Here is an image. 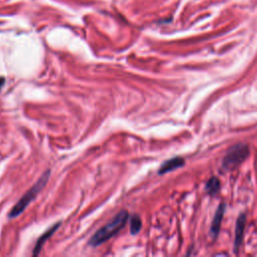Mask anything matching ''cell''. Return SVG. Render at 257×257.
Wrapping results in <instances>:
<instances>
[{
  "instance_id": "2",
  "label": "cell",
  "mask_w": 257,
  "mask_h": 257,
  "mask_svg": "<svg viewBox=\"0 0 257 257\" xmlns=\"http://www.w3.org/2000/svg\"><path fill=\"white\" fill-rule=\"evenodd\" d=\"M49 175H50V171L47 170L46 172L39 178V180L35 184V186L28 190L23 197L19 200V201L15 204V206L11 209L10 213H9V217L10 218H15L17 217L19 214H21L25 208L30 205L34 200L36 199V197L38 195V193L45 187L48 179H49Z\"/></svg>"
},
{
  "instance_id": "5",
  "label": "cell",
  "mask_w": 257,
  "mask_h": 257,
  "mask_svg": "<svg viewBox=\"0 0 257 257\" xmlns=\"http://www.w3.org/2000/svg\"><path fill=\"white\" fill-rule=\"evenodd\" d=\"M245 229V215L241 214L237 220L236 228H235V241H234V247L235 250L238 251L239 246L242 243L243 240V234Z\"/></svg>"
},
{
  "instance_id": "1",
  "label": "cell",
  "mask_w": 257,
  "mask_h": 257,
  "mask_svg": "<svg viewBox=\"0 0 257 257\" xmlns=\"http://www.w3.org/2000/svg\"><path fill=\"white\" fill-rule=\"evenodd\" d=\"M129 218V213L127 211H121L118 215L113 217L107 225L99 229L93 237L90 239L89 244L92 246H99L111 237L115 236L119 231L123 229Z\"/></svg>"
},
{
  "instance_id": "6",
  "label": "cell",
  "mask_w": 257,
  "mask_h": 257,
  "mask_svg": "<svg viewBox=\"0 0 257 257\" xmlns=\"http://www.w3.org/2000/svg\"><path fill=\"white\" fill-rule=\"evenodd\" d=\"M223 215H224V205L221 204L219 206V208L217 209V212L215 214V217L213 219L212 226H211V233L214 237H216L219 233L220 227H221V222H222V219H223Z\"/></svg>"
},
{
  "instance_id": "3",
  "label": "cell",
  "mask_w": 257,
  "mask_h": 257,
  "mask_svg": "<svg viewBox=\"0 0 257 257\" xmlns=\"http://www.w3.org/2000/svg\"><path fill=\"white\" fill-rule=\"evenodd\" d=\"M249 155V148L246 145L238 144L227 152L223 160V166L226 169H235Z\"/></svg>"
},
{
  "instance_id": "9",
  "label": "cell",
  "mask_w": 257,
  "mask_h": 257,
  "mask_svg": "<svg viewBox=\"0 0 257 257\" xmlns=\"http://www.w3.org/2000/svg\"><path fill=\"white\" fill-rule=\"evenodd\" d=\"M142 227V221L138 215H135L131 220V233L137 234Z\"/></svg>"
},
{
  "instance_id": "7",
  "label": "cell",
  "mask_w": 257,
  "mask_h": 257,
  "mask_svg": "<svg viewBox=\"0 0 257 257\" xmlns=\"http://www.w3.org/2000/svg\"><path fill=\"white\" fill-rule=\"evenodd\" d=\"M60 225H61V223L55 224L53 227H51L48 231H46V232L38 239V241L37 242V245H36V247H35V250H34V255H35V256L39 253V251L41 250L42 245H43V243L45 242V240H47V239L53 234V232H54L56 229H58V228L60 227Z\"/></svg>"
},
{
  "instance_id": "4",
  "label": "cell",
  "mask_w": 257,
  "mask_h": 257,
  "mask_svg": "<svg viewBox=\"0 0 257 257\" xmlns=\"http://www.w3.org/2000/svg\"><path fill=\"white\" fill-rule=\"evenodd\" d=\"M185 161L183 158L180 157H176L173 159H170L168 161H166L159 170V174H166L168 172H171V171H173L175 169H178L180 167H182L184 165Z\"/></svg>"
},
{
  "instance_id": "8",
  "label": "cell",
  "mask_w": 257,
  "mask_h": 257,
  "mask_svg": "<svg viewBox=\"0 0 257 257\" xmlns=\"http://www.w3.org/2000/svg\"><path fill=\"white\" fill-rule=\"evenodd\" d=\"M220 188V181L218 178L216 177H213L211 178L208 182H207V185H206V190L207 192L210 194V195H214L215 193L218 192Z\"/></svg>"
}]
</instances>
